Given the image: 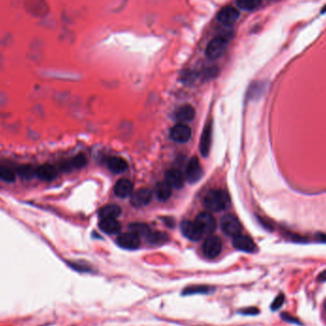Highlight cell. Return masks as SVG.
<instances>
[{
  "instance_id": "5",
  "label": "cell",
  "mask_w": 326,
  "mask_h": 326,
  "mask_svg": "<svg viewBox=\"0 0 326 326\" xmlns=\"http://www.w3.org/2000/svg\"><path fill=\"white\" fill-rule=\"evenodd\" d=\"M195 222L197 223V225L202 231L203 234L213 233L217 226L215 218L207 212H202L198 214L195 219Z\"/></svg>"
},
{
  "instance_id": "12",
  "label": "cell",
  "mask_w": 326,
  "mask_h": 326,
  "mask_svg": "<svg viewBox=\"0 0 326 326\" xmlns=\"http://www.w3.org/2000/svg\"><path fill=\"white\" fill-rule=\"evenodd\" d=\"M212 135H213V126H212V121H210L205 125L200 138L199 151L203 157H207L210 152L211 144H212Z\"/></svg>"
},
{
  "instance_id": "2",
  "label": "cell",
  "mask_w": 326,
  "mask_h": 326,
  "mask_svg": "<svg viewBox=\"0 0 326 326\" xmlns=\"http://www.w3.org/2000/svg\"><path fill=\"white\" fill-rule=\"evenodd\" d=\"M228 40L226 37H217L211 40L206 47V56L210 60L219 59L227 49Z\"/></svg>"
},
{
  "instance_id": "18",
  "label": "cell",
  "mask_w": 326,
  "mask_h": 326,
  "mask_svg": "<svg viewBox=\"0 0 326 326\" xmlns=\"http://www.w3.org/2000/svg\"><path fill=\"white\" fill-rule=\"evenodd\" d=\"M58 175V171L53 165L44 164L37 169V176L43 181H51L55 179Z\"/></svg>"
},
{
  "instance_id": "30",
  "label": "cell",
  "mask_w": 326,
  "mask_h": 326,
  "mask_svg": "<svg viewBox=\"0 0 326 326\" xmlns=\"http://www.w3.org/2000/svg\"><path fill=\"white\" fill-rule=\"evenodd\" d=\"M284 302V296L282 294L278 295V296L275 298V300L272 302V305H271V309L272 310H277L278 308L282 306Z\"/></svg>"
},
{
  "instance_id": "8",
  "label": "cell",
  "mask_w": 326,
  "mask_h": 326,
  "mask_svg": "<svg viewBox=\"0 0 326 326\" xmlns=\"http://www.w3.org/2000/svg\"><path fill=\"white\" fill-rule=\"evenodd\" d=\"M117 243L123 249L136 250L140 245V238L138 234L134 232H128L119 236L117 239Z\"/></svg>"
},
{
  "instance_id": "6",
  "label": "cell",
  "mask_w": 326,
  "mask_h": 326,
  "mask_svg": "<svg viewBox=\"0 0 326 326\" xmlns=\"http://www.w3.org/2000/svg\"><path fill=\"white\" fill-rule=\"evenodd\" d=\"M191 136H192L191 128L184 123H178L170 131L171 139L178 143L187 142L188 140L191 139Z\"/></svg>"
},
{
  "instance_id": "23",
  "label": "cell",
  "mask_w": 326,
  "mask_h": 326,
  "mask_svg": "<svg viewBox=\"0 0 326 326\" xmlns=\"http://www.w3.org/2000/svg\"><path fill=\"white\" fill-rule=\"evenodd\" d=\"M237 6L245 11H254L261 5V0H237Z\"/></svg>"
},
{
  "instance_id": "13",
  "label": "cell",
  "mask_w": 326,
  "mask_h": 326,
  "mask_svg": "<svg viewBox=\"0 0 326 326\" xmlns=\"http://www.w3.org/2000/svg\"><path fill=\"white\" fill-rule=\"evenodd\" d=\"M233 245L237 250L246 253H254L257 250V246L251 237L240 234L234 237Z\"/></svg>"
},
{
  "instance_id": "4",
  "label": "cell",
  "mask_w": 326,
  "mask_h": 326,
  "mask_svg": "<svg viewBox=\"0 0 326 326\" xmlns=\"http://www.w3.org/2000/svg\"><path fill=\"white\" fill-rule=\"evenodd\" d=\"M222 250V243L219 237L217 236H211L205 239L202 245V252L208 258L217 257Z\"/></svg>"
},
{
  "instance_id": "7",
  "label": "cell",
  "mask_w": 326,
  "mask_h": 326,
  "mask_svg": "<svg viewBox=\"0 0 326 326\" xmlns=\"http://www.w3.org/2000/svg\"><path fill=\"white\" fill-rule=\"evenodd\" d=\"M180 229H181L182 234L190 240L197 241V240H199L204 235L195 221L183 220L180 223Z\"/></svg>"
},
{
  "instance_id": "24",
  "label": "cell",
  "mask_w": 326,
  "mask_h": 326,
  "mask_svg": "<svg viewBox=\"0 0 326 326\" xmlns=\"http://www.w3.org/2000/svg\"><path fill=\"white\" fill-rule=\"evenodd\" d=\"M0 178L6 182H14L16 180V174L10 167L0 165Z\"/></svg>"
},
{
  "instance_id": "3",
  "label": "cell",
  "mask_w": 326,
  "mask_h": 326,
  "mask_svg": "<svg viewBox=\"0 0 326 326\" xmlns=\"http://www.w3.org/2000/svg\"><path fill=\"white\" fill-rule=\"evenodd\" d=\"M220 227L229 236L235 237L240 234L241 224L237 217L233 215H226L220 219Z\"/></svg>"
},
{
  "instance_id": "32",
  "label": "cell",
  "mask_w": 326,
  "mask_h": 326,
  "mask_svg": "<svg viewBox=\"0 0 326 326\" xmlns=\"http://www.w3.org/2000/svg\"><path fill=\"white\" fill-rule=\"evenodd\" d=\"M282 317L284 320H287V321H290V322H295L296 323L297 322V319L296 318H292L291 316H288V315H282Z\"/></svg>"
},
{
  "instance_id": "15",
  "label": "cell",
  "mask_w": 326,
  "mask_h": 326,
  "mask_svg": "<svg viewBox=\"0 0 326 326\" xmlns=\"http://www.w3.org/2000/svg\"><path fill=\"white\" fill-rule=\"evenodd\" d=\"M114 192L119 198H127L133 192V183L129 179H120L116 183Z\"/></svg>"
},
{
  "instance_id": "31",
  "label": "cell",
  "mask_w": 326,
  "mask_h": 326,
  "mask_svg": "<svg viewBox=\"0 0 326 326\" xmlns=\"http://www.w3.org/2000/svg\"><path fill=\"white\" fill-rule=\"evenodd\" d=\"M241 313L248 314V315H254V314H257L258 311H257V309H256V308H248V309L242 310Z\"/></svg>"
},
{
  "instance_id": "20",
  "label": "cell",
  "mask_w": 326,
  "mask_h": 326,
  "mask_svg": "<svg viewBox=\"0 0 326 326\" xmlns=\"http://www.w3.org/2000/svg\"><path fill=\"white\" fill-rule=\"evenodd\" d=\"M86 162H87L86 158L83 155H79V156L70 159L68 161L64 162L61 167L65 171H70L73 169H80L86 165Z\"/></svg>"
},
{
  "instance_id": "14",
  "label": "cell",
  "mask_w": 326,
  "mask_h": 326,
  "mask_svg": "<svg viewBox=\"0 0 326 326\" xmlns=\"http://www.w3.org/2000/svg\"><path fill=\"white\" fill-rule=\"evenodd\" d=\"M165 181L172 188H181L184 184V176L178 169L168 170L165 174Z\"/></svg>"
},
{
  "instance_id": "19",
  "label": "cell",
  "mask_w": 326,
  "mask_h": 326,
  "mask_svg": "<svg viewBox=\"0 0 326 326\" xmlns=\"http://www.w3.org/2000/svg\"><path fill=\"white\" fill-rule=\"evenodd\" d=\"M195 117V109L191 105H184L178 109L175 115V118L181 123L191 121Z\"/></svg>"
},
{
  "instance_id": "11",
  "label": "cell",
  "mask_w": 326,
  "mask_h": 326,
  "mask_svg": "<svg viewBox=\"0 0 326 326\" xmlns=\"http://www.w3.org/2000/svg\"><path fill=\"white\" fill-rule=\"evenodd\" d=\"M186 179L191 183H195L202 177V168L198 158L194 157L188 162L186 167Z\"/></svg>"
},
{
  "instance_id": "1",
  "label": "cell",
  "mask_w": 326,
  "mask_h": 326,
  "mask_svg": "<svg viewBox=\"0 0 326 326\" xmlns=\"http://www.w3.org/2000/svg\"><path fill=\"white\" fill-rule=\"evenodd\" d=\"M203 204L209 211L220 212L230 206L231 198L224 190H212L205 196Z\"/></svg>"
},
{
  "instance_id": "34",
  "label": "cell",
  "mask_w": 326,
  "mask_h": 326,
  "mask_svg": "<svg viewBox=\"0 0 326 326\" xmlns=\"http://www.w3.org/2000/svg\"><path fill=\"white\" fill-rule=\"evenodd\" d=\"M324 306H325L326 308V301H325V303H324Z\"/></svg>"
},
{
  "instance_id": "26",
  "label": "cell",
  "mask_w": 326,
  "mask_h": 326,
  "mask_svg": "<svg viewBox=\"0 0 326 326\" xmlns=\"http://www.w3.org/2000/svg\"><path fill=\"white\" fill-rule=\"evenodd\" d=\"M147 239L151 243L153 244H158V243H163L166 239L167 237L166 235L160 233V232H150L147 235Z\"/></svg>"
},
{
  "instance_id": "21",
  "label": "cell",
  "mask_w": 326,
  "mask_h": 326,
  "mask_svg": "<svg viewBox=\"0 0 326 326\" xmlns=\"http://www.w3.org/2000/svg\"><path fill=\"white\" fill-rule=\"evenodd\" d=\"M156 195L159 200L165 201L169 199L172 195V187L166 181L158 182L156 186Z\"/></svg>"
},
{
  "instance_id": "28",
  "label": "cell",
  "mask_w": 326,
  "mask_h": 326,
  "mask_svg": "<svg viewBox=\"0 0 326 326\" xmlns=\"http://www.w3.org/2000/svg\"><path fill=\"white\" fill-rule=\"evenodd\" d=\"M210 291V288L208 286H203V285H198V286L189 287V288H185V290L183 291L184 295H192V294H197V293H201V294H205Z\"/></svg>"
},
{
  "instance_id": "17",
  "label": "cell",
  "mask_w": 326,
  "mask_h": 326,
  "mask_svg": "<svg viewBox=\"0 0 326 326\" xmlns=\"http://www.w3.org/2000/svg\"><path fill=\"white\" fill-rule=\"evenodd\" d=\"M108 168L114 174H121L128 168V163L125 159L119 157H112L107 161Z\"/></svg>"
},
{
  "instance_id": "25",
  "label": "cell",
  "mask_w": 326,
  "mask_h": 326,
  "mask_svg": "<svg viewBox=\"0 0 326 326\" xmlns=\"http://www.w3.org/2000/svg\"><path fill=\"white\" fill-rule=\"evenodd\" d=\"M18 172L20 177L25 179H32L35 176H37V170L33 168L30 165L21 166L18 170Z\"/></svg>"
},
{
  "instance_id": "29",
  "label": "cell",
  "mask_w": 326,
  "mask_h": 326,
  "mask_svg": "<svg viewBox=\"0 0 326 326\" xmlns=\"http://www.w3.org/2000/svg\"><path fill=\"white\" fill-rule=\"evenodd\" d=\"M264 84L262 82H256L255 84H253L250 88V91H251V95L252 96H257V95H260L262 94L263 90H264Z\"/></svg>"
},
{
  "instance_id": "9",
  "label": "cell",
  "mask_w": 326,
  "mask_h": 326,
  "mask_svg": "<svg viewBox=\"0 0 326 326\" xmlns=\"http://www.w3.org/2000/svg\"><path fill=\"white\" fill-rule=\"evenodd\" d=\"M217 18V20L222 24L231 26L235 24L239 19V12L235 7L227 6L218 12Z\"/></svg>"
},
{
  "instance_id": "22",
  "label": "cell",
  "mask_w": 326,
  "mask_h": 326,
  "mask_svg": "<svg viewBox=\"0 0 326 326\" xmlns=\"http://www.w3.org/2000/svg\"><path fill=\"white\" fill-rule=\"evenodd\" d=\"M121 213V209L116 204H110L99 211V217L102 218H117Z\"/></svg>"
},
{
  "instance_id": "27",
  "label": "cell",
  "mask_w": 326,
  "mask_h": 326,
  "mask_svg": "<svg viewBox=\"0 0 326 326\" xmlns=\"http://www.w3.org/2000/svg\"><path fill=\"white\" fill-rule=\"evenodd\" d=\"M130 229H131V232H134L136 234H138L139 236H145L147 237L149 233L151 232L150 228L145 225V224H140V223H136V224H133L130 226Z\"/></svg>"
},
{
  "instance_id": "33",
  "label": "cell",
  "mask_w": 326,
  "mask_h": 326,
  "mask_svg": "<svg viewBox=\"0 0 326 326\" xmlns=\"http://www.w3.org/2000/svg\"><path fill=\"white\" fill-rule=\"evenodd\" d=\"M318 279L321 280V281H324V280H326V270L325 271H323V272L318 276Z\"/></svg>"
},
{
  "instance_id": "10",
  "label": "cell",
  "mask_w": 326,
  "mask_h": 326,
  "mask_svg": "<svg viewBox=\"0 0 326 326\" xmlns=\"http://www.w3.org/2000/svg\"><path fill=\"white\" fill-rule=\"evenodd\" d=\"M152 198H153L152 191L148 188H142L133 194L131 198V203L134 207H143L150 203Z\"/></svg>"
},
{
  "instance_id": "16",
  "label": "cell",
  "mask_w": 326,
  "mask_h": 326,
  "mask_svg": "<svg viewBox=\"0 0 326 326\" xmlns=\"http://www.w3.org/2000/svg\"><path fill=\"white\" fill-rule=\"evenodd\" d=\"M99 228L106 234L114 235L119 233L121 225L117 218H102L99 222Z\"/></svg>"
}]
</instances>
